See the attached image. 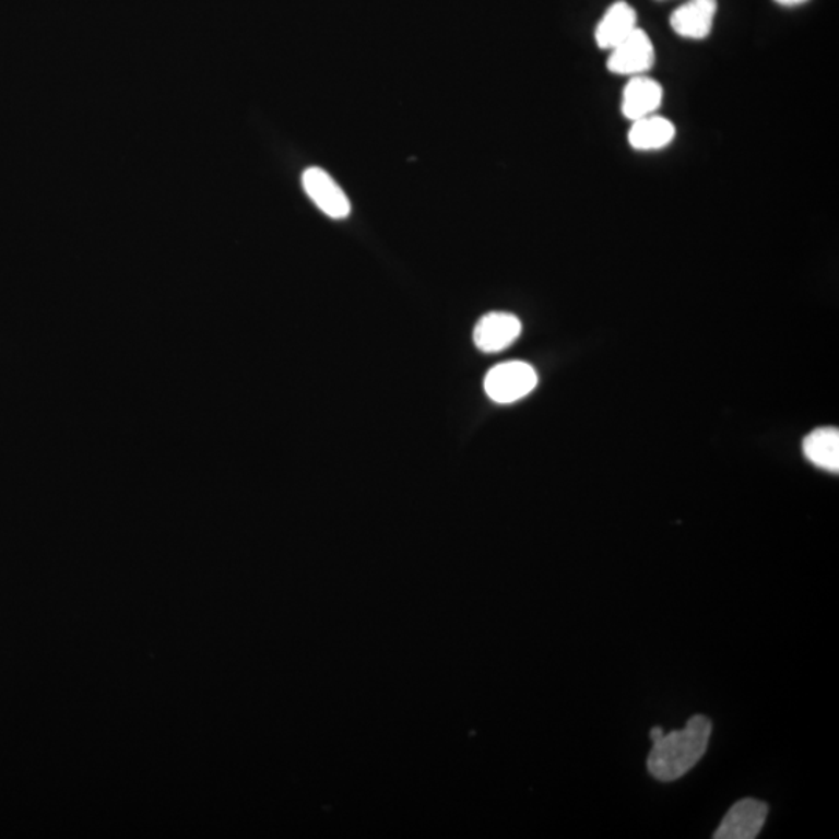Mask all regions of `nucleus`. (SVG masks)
Listing matches in <instances>:
<instances>
[{
    "label": "nucleus",
    "instance_id": "obj_8",
    "mask_svg": "<svg viewBox=\"0 0 839 839\" xmlns=\"http://www.w3.org/2000/svg\"><path fill=\"white\" fill-rule=\"evenodd\" d=\"M664 91L650 76H631L622 95V113L628 120L636 121L653 116L661 108Z\"/></svg>",
    "mask_w": 839,
    "mask_h": 839
},
{
    "label": "nucleus",
    "instance_id": "obj_6",
    "mask_svg": "<svg viewBox=\"0 0 839 839\" xmlns=\"http://www.w3.org/2000/svg\"><path fill=\"white\" fill-rule=\"evenodd\" d=\"M719 2L717 0H687L673 11L670 25L681 38L701 40L712 32Z\"/></svg>",
    "mask_w": 839,
    "mask_h": 839
},
{
    "label": "nucleus",
    "instance_id": "obj_9",
    "mask_svg": "<svg viewBox=\"0 0 839 839\" xmlns=\"http://www.w3.org/2000/svg\"><path fill=\"white\" fill-rule=\"evenodd\" d=\"M638 28L636 10L629 3L619 0L614 2L603 14L595 28V43L600 49L611 50L619 46Z\"/></svg>",
    "mask_w": 839,
    "mask_h": 839
},
{
    "label": "nucleus",
    "instance_id": "obj_10",
    "mask_svg": "<svg viewBox=\"0 0 839 839\" xmlns=\"http://www.w3.org/2000/svg\"><path fill=\"white\" fill-rule=\"evenodd\" d=\"M675 135V125L665 117L653 114V116L633 121V127L629 128L628 132V142L633 149L638 151H658L669 146Z\"/></svg>",
    "mask_w": 839,
    "mask_h": 839
},
{
    "label": "nucleus",
    "instance_id": "obj_11",
    "mask_svg": "<svg viewBox=\"0 0 839 839\" xmlns=\"http://www.w3.org/2000/svg\"><path fill=\"white\" fill-rule=\"evenodd\" d=\"M805 458L818 469L838 473L839 471V430L823 428L813 430L804 439Z\"/></svg>",
    "mask_w": 839,
    "mask_h": 839
},
{
    "label": "nucleus",
    "instance_id": "obj_12",
    "mask_svg": "<svg viewBox=\"0 0 839 839\" xmlns=\"http://www.w3.org/2000/svg\"><path fill=\"white\" fill-rule=\"evenodd\" d=\"M779 5L793 7L801 5V3L807 2V0H775Z\"/></svg>",
    "mask_w": 839,
    "mask_h": 839
},
{
    "label": "nucleus",
    "instance_id": "obj_7",
    "mask_svg": "<svg viewBox=\"0 0 839 839\" xmlns=\"http://www.w3.org/2000/svg\"><path fill=\"white\" fill-rule=\"evenodd\" d=\"M521 320L510 312H489L474 329L476 347L485 353L503 352L520 338Z\"/></svg>",
    "mask_w": 839,
    "mask_h": 839
},
{
    "label": "nucleus",
    "instance_id": "obj_5",
    "mask_svg": "<svg viewBox=\"0 0 839 839\" xmlns=\"http://www.w3.org/2000/svg\"><path fill=\"white\" fill-rule=\"evenodd\" d=\"M768 816V805L746 797L735 802L713 834L716 839H754L759 837Z\"/></svg>",
    "mask_w": 839,
    "mask_h": 839
},
{
    "label": "nucleus",
    "instance_id": "obj_2",
    "mask_svg": "<svg viewBox=\"0 0 839 839\" xmlns=\"http://www.w3.org/2000/svg\"><path fill=\"white\" fill-rule=\"evenodd\" d=\"M539 385L535 369L522 361H510L493 367L485 377L487 395L499 404H510L524 399Z\"/></svg>",
    "mask_w": 839,
    "mask_h": 839
},
{
    "label": "nucleus",
    "instance_id": "obj_3",
    "mask_svg": "<svg viewBox=\"0 0 839 839\" xmlns=\"http://www.w3.org/2000/svg\"><path fill=\"white\" fill-rule=\"evenodd\" d=\"M610 51L608 70L616 75H646L657 58L650 36L640 28H636L627 39Z\"/></svg>",
    "mask_w": 839,
    "mask_h": 839
},
{
    "label": "nucleus",
    "instance_id": "obj_1",
    "mask_svg": "<svg viewBox=\"0 0 839 839\" xmlns=\"http://www.w3.org/2000/svg\"><path fill=\"white\" fill-rule=\"evenodd\" d=\"M712 723L702 716L692 717L686 728L651 740L653 748L647 760L650 775L660 782L683 778L708 751Z\"/></svg>",
    "mask_w": 839,
    "mask_h": 839
},
{
    "label": "nucleus",
    "instance_id": "obj_4",
    "mask_svg": "<svg viewBox=\"0 0 839 839\" xmlns=\"http://www.w3.org/2000/svg\"><path fill=\"white\" fill-rule=\"evenodd\" d=\"M302 186L311 201L330 218L342 220L350 215L352 204H350L347 194L341 189L340 184L322 168L311 167L305 170L304 176H302Z\"/></svg>",
    "mask_w": 839,
    "mask_h": 839
}]
</instances>
